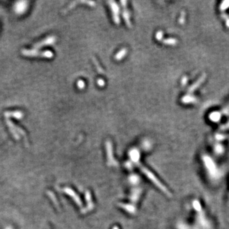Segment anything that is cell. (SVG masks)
Returning a JSON list of instances; mask_svg holds the SVG:
<instances>
[{"label": "cell", "instance_id": "1", "mask_svg": "<svg viewBox=\"0 0 229 229\" xmlns=\"http://www.w3.org/2000/svg\"><path fill=\"white\" fill-rule=\"evenodd\" d=\"M108 3L109 4L111 12H112V17L114 22L117 24H119L120 22V16H119L120 9H119L118 4L114 1H109Z\"/></svg>", "mask_w": 229, "mask_h": 229}, {"label": "cell", "instance_id": "2", "mask_svg": "<svg viewBox=\"0 0 229 229\" xmlns=\"http://www.w3.org/2000/svg\"><path fill=\"white\" fill-rule=\"evenodd\" d=\"M123 13H122V15H123V19L125 20V23H126V24L127 25L128 27L131 28L132 24L131 22V19H130V14L129 12V11L126 8V7H123Z\"/></svg>", "mask_w": 229, "mask_h": 229}, {"label": "cell", "instance_id": "3", "mask_svg": "<svg viewBox=\"0 0 229 229\" xmlns=\"http://www.w3.org/2000/svg\"><path fill=\"white\" fill-rule=\"evenodd\" d=\"M127 54V50L126 48H122L114 56V59L117 61H120Z\"/></svg>", "mask_w": 229, "mask_h": 229}, {"label": "cell", "instance_id": "4", "mask_svg": "<svg viewBox=\"0 0 229 229\" xmlns=\"http://www.w3.org/2000/svg\"><path fill=\"white\" fill-rule=\"evenodd\" d=\"M92 59H93L94 64L95 66V67H96L97 70H98L99 73H101V74H104V70H103V69L102 68V67H101V66L99 65V62H98V60H97V59H95V58H94V57Z\"/></svg>", "mask_w": 229, "mask_h": 229}, {"label": "cell", "instance_id": "5", "mask_svg": "<svg viewBox=\"0 0 229 229\" xmlns=\"http://www.w3.org/2000/svg\"><path fill=\"white\" fill-rule=\"evenodd\" d=\"M162 42L165 44H167V45H175V44L176 43V40L172 38L166 39V40H163Z\"/></svg>", "mask_w": 229, "mask_h": 229}, {"label": "cell", "instance_id": "6", "mask_svg": "<svg viewBox=\"0 0 229 229\" xmlns=\"http://www.w3.org/2000/svg\"><path fill=\"white\" fill-rule=\"evenodd\" d=\"M85 82L83 80H79L77 82V86L80 89H83L85 88Z\"/></svg>", "mask_w": 229, "mask_h": 229}, {"label": "cell", "instance_id": "7", "mask_svg": "<svg viewBox=\"0 0 229 229\" xmlns=\"http://www.w3.org/2000/svg\"><path fill=\"white\" fill-rule=\"evenodd\" d=\"M162 36H163V33L161 31H158V32L156 33V35H155V38H156L157 40H162Z\"/></svg>", "mask_w": 229, "mask_h": 229}, {"label": "cell", "instance_id": "8", "mask_svg": "<svg viewBox=\"0 0 229 229\" xmlns=\"http://www.w3.org/2000/svg\"><path fill=\"white\" fill-rule=\"evenodd\" d=\"M98 84L99 86H100V87H103V86L105 85V82L104 81V80L103 79H99L98 80Z\"/></svg>", "mask_w": 229, "mask_h": 229}, {"label": "cell", "instance_id": "9", "mask_svg": "<svg viewBox=\"0 0 229 229\" xmlns=\"http://www.w3.org/2000/svg\"><path fill=\"white\" fill-rule=\"evenodd\" d=\"M120 3H121L122 5L123 6V7H126V5H127V1H120Z\"/></svg>", "mask_w": 229, "mask_h": 229}]
</instances>
